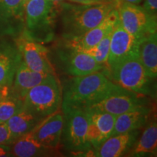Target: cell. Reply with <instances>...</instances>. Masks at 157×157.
Wrapping results in <instances>:
<instances>
[{
	"label": "cell",
	"instance_id": "cell-27",
	"mask_svg": "<svg viewBox=\"0 0 157 157\" xmlns=\"http://www.w3.org/2000/svg\"><path fill=\"white\" fill-rule=\"evenodd\" d=\"M143 7L148 13L156 16L157 0H145Z\"/></svg>",
	"mask_w": 157,
	"mask_h": 157
},
{
	"label": "cell",
	"instance_id": "cell-10",
	"mask_svg": "<svg viewBox=\"0 0 157 157\" xmlns=\"http://www.w3.org/2000/svg\"><path fill=\"white\" fill-rule=\"evenodd\" d=\"M137 47L138 40L125 30L118 20L111 31L107 61L108 72L124 58L137 52Z\"/></svg>",
	"mask_w": 157,
	"mask_h": 157
},
{
	"label": "cell",
	"instance_id": "cell-11",
	"mask_svg": "<svg viewBox=\"0 0 157 157\" xmlns=\"http://www.w3.org/2000/svg\"><path fill=\"white\" fill-rule=\"evenodd\" d=\"M63 124V113L60 109L39 121L31 132L43 146L56 150L61 142Z\"/></svg>",
	"mask_w": 157,
	"mask_h": 157
},
{
	"label": "cell",
	"instance_id": "cell-18",
	"mask_svg": "<svg viewBox=\"0 0 157 157\" xmlns=\"http://www.w3.org/2000/svg\"><path fill=\"white\" fill-rule=\"evenodd\" d=\"M149 114L150 109L145 105L117 116L112 135L138 130L147 123Z\"/></svg>",
	"mask_w": 157,
	"mask_h": 157
},
{
	"label": "cell",
	"instance_id": "cell-5",
	"mask_svg": "<svg viewBox=\"0 0 157 157\" xmlns=\"http://www.w3.org/2000/svg\"><path fill=\"white\" fill-rule=\"evenodd\" d=\"M55 5L52 0H29L24 5L25 31L36 42L43 44L52 39L50 26Z\"/></svg>",
	"mask_w": 157,
	"mask_h": 157
},
{
	"label": "cell",
	"instance_id": "cell-8",
	"mask_svg": "<svg viewBox=\"0 0 157 157\" xmlns=\"http://www.w3.org/2000/svg\"><path fill=\"white\" fill-rule=\"evenodd\" d=\"M22 60L31 69L42 73L56 74L48 58V50L42 43L36 42L23 31L15 40Z\"/></svg>",
	"mask_w": 157,
	"mask_h": 157
},
{
	"label": "cell",
	"instance_id": "cell-15",
	"mask_svg": "<svg viewBox=\"0 0 157 157\" xmlns=\"http://www.w3.org/2000/svg\"><path fill=\"white\" fill-rule=\"evenodd\" d=\"M121 133L112 135L103 141L101 146L93 149L92 154L98 157H119L123 156L132 148L136 141L138 132Z\"/></svg>",
	"mask_w": 157,
	"mask_h": 157
},
{
	"label": "cell",
	"instance_id": "cell-19",
	"mask_svg": "<svg viewBox=\"0 0 157 157\" xmlns=\"http://www.w3.org/2000/svg\"><path fill=\"white\" fill-rule=\"evenodd\" d=\"M137 54L147 74L151 79L157 76V35L150 34L138 41Z\"/></svg>",
	"mask_w": 157,
	"mask_h": 157
},
{
	"label": "cell",
	"instance_id": "cell-21",
	"mask_svg": "<svg viewBox=\"0 0 157 157\" xmlns=\"http://www.w3.org/2000/svg\"><path fill=\"white\" fill-rule=\"evenodd\" d=\"M42 119L24 108L6 121L10 131L13 143L22 135L31 132Z\"/></svg>",
	"mask_w": 157,
	"mask_h": 157
},
{
	"label": "cell",
	"instance_id": "cell-28",
	"mask_svg": "<svg viewBox=\"0 0 157 157\" xmlns=\"http://www.w3.org/2000/svg\"><path fill=\"white\" fill-rule=\"evenodd\" d=\"M68 1L78 3L79 5H95V4L112 2L117 0H68Z\"/></svg>",
	"mask_w": 157,
	"mask_h": 157
},
{
	"label": "cell",
	"instance_id": "cell-24",
	"mask_svg": "<svg viewBox=\"0 0 157 157\" xmlns=\"http://www.w3.org/2000/svg\"><path fill=\"white\" fill-rule=\"evenodd\" d=\"M23 108V100L14 93L7 94L0 101V123L6 122Z\"/></svg>",
	"mask_w": 157,
	"mask_h": 157
},
{
	"label": "cell",
	"instance_id": "cell-6",
	"mask_svg": "<svg viewBox=\"0 0 157 157\" xmlns=\"http://www.w3.org/2000/svg\"><path fill=\"white\" fill-rule=\"evenodd\" d=\"M62 111L64 124L61 141L65 148L74 153L90 151L93 148L86 137L89 121L87 111L83 109H70Z\"/></svg>",
	"mask_w": 157,
	"mask_h": 157
},
{
	"label": "cell",
	"instance_id": "cell-30",
	"mask_svg": "<svg viewBox=\"0 0 157 157\" xmlns=\"http://www.w3.org/2000/svg\"><path fill=\"white\" fill-rule=\"evenodd\" d=\"M119 1L121 2L134 4V5H139V4L142 2L143 0H119Z\"/></svg>",
	"mask_w": 157,
	"mask_h": 157
},
{
	"label": "cell",
	"instance_id": "cell-9",
	"mask_svg": "<svg viewBox=\"0 0 157 157\" xmlns=\"http://www.w3.org/2000/svg\"><path fill=\"white\" fill-rule=\"evenodd\" d=\"M143 95L118 86L102 99L84 110H95L117 116L146 105Z\"/></svg>",
	"mask_w": 157,
	"mask_h": 157
},
{
	"label": "cell",
	"instance_id": "cell-13",
	"mask_svg": "<svg viewBox=\"0 0 157 157\" xmlns=\"http://www.w3.org/2000/svg\"><path fill=\"white\" fill-rule=\"evenodd\" d=\"M24 14L23 0H0V36H18Z\"/></svg>",
	"mask_w": 157,
	"mask_h": 157
},
{
	"label": "cell",
	"instance_id": "cell-12",
	"mask_svg": "<svg viewBox=\"0 0 157 157\" xmlns=\"http://www.w3.org/2000/svg\"><path fill=\"white\" fill-rule=\"evenodd\" d=\"M60 53L63 68L71 76H84L97 71H104L107 67L100 64L91 56L81 51L68 48ZM108 70V69H107Z\"/></svg>",
	"mask_w": 157,
	"mask_h": 157
},
{
	"label": "cell",
	"instance_id": "cell-14",
	"mask_svg": "<svg viewBox=\"0 0 157 157\" xmlns=\"http://www.w3.org/2000/svg\"><path fill=\"white\" fill-rule=\"evenodd\" d=\"M119 20L117 9H113L99 24L86 31L80 36L66 39V48L73 50H82L98 44L112 29Z\"/></svg>",
	"mask_w": 157,
	"mask_h": 157
},
{
	"label": "cell",
	"instance_id": "cell-29",
	"mask_svg": "<svg viewBox=\"0 0 157 157\" xmlns=\"http://www.w3.org/2000/svg\"><path fill=\"white\" fill-rule=\"evenodd\" d=\"M10 87H5L3 90H0V101L3 99L4 97H5L10 93Z\"/></svg>",
	"mask_w": 157,
	"mask_h": 157
},
{
	"label": "cell",
	"instance_id": "cell-23",
	"mask_svg": "<svg viewBox=\"0 0 157 157\" xmlns=\"http://www.w3.org/2000/svg\"><path fill=\"white\" fill-rule=\"evenodd\" d=\"M85 111H87L90 120L93 121L98 127L105 140L112 135L116 116L104 111H95V110H85Z\"/></svg>",
	"mask_w": 157,
	"mask_h": 157
},
{
	"label": "cell",
	"instance_id": "cell-1",
	"mask_svg": "<svg viewBox=\"0 0 157 157\" xmlns=\"http://www.w3.org/2000/svg\"><path fill=\"white\" fill-rule=\"evenodd\" d=\"M118 86L104 71L72 76L65 85L62 94V110L86 109Z\"/></svg>",
	"mask_w": 157,
	"mask_h": 157
},
{
	"label": "cell",
	"instance_id": "cell-22",
	"mask_svg": "<svg viewBox=\"0 0 157 157\" xmlns=\"http://www.w3.org/2000/svg\"><path fill=\"white\" fill-rule=\"evenodd\" d=\"M132 156H156L157 124L153 120L147 125L139 140L132 146Z\"/></svg>",
	"mask_w": 157,
	"mask_h": 157
},
{
	"label": "cell",
	"instance_id": "cell-32",
	"mask_svg": "<svg viewBox=\"0 0 157 157\" xmlns=\"http://www.w3.org/2000/svg\"><path fill=\"white\" fill-rule=\"evenodd\" d=\"M5 87H1V86H0V90H3L4 88H5Z\"/></svg>",
	"mask_w": 157,
	"mask_h": 157
},
{
	"label": "cell",
	"instance_id": "cell-31",
	"mask_svg": "<svg viewBox=\"0 0 157 157\" xmlns=\"http://www.w3.org/2000/svg\"><path fill=\"white\" fill-rule=\"evenodd\" d=\"M29 0H23V5H25V3L27 2H28Z\"/></svg>",
	"mask_w": 157,
	"mask_h": 157
},
{
	"label": "cell",
	"instance_id": "cell-2",
	"mask_svg": "<svg viewBox=\"0 0 157 157\" xmlns=\"http://www.w3.org/2000/svg\"><path fill=\"white\" fill-rule=\"evenodd\" d=\"M118 3L119 0L95 5H65L63 17L64 38H74L94 28L117 7Z\"/></svg>",
	"mask_w": 157,
	"mask_h": 157
},
{
	"label": "cell",
	"instance_id": "cell-25",
	"mask_svg": "<svg viewBox=\"0 0 157 157\" xmlns=\"http://www.w3.org/2000/svg\"><path fill=\"white\" fill-rule=\"evenodd\" d=\"M111 31L105 35L103 39L95 45V48L97 49L98 52V57L97 61L98 63L104 65L107 67V61L109 58V49H110V42H111Z\"/></svg>",
	"mask_w": 157,
	"mask_h": 157
},
{
	"label": "cell",
	"instance_id": "cell-4",
	"mask_svg": "<svg viewBox=\"0 0 157 157\" xmlns=\"http://www.w3.org/2000/svg\"><path fill=\"white\" fill-rule=\"evenodd\" d=\"M109 72L113 82L123 89L141 95L150 93L151 78L141 63L137 52L124 59Z\"/></svg>",
	"mask_w": 157,
	"mask_h": 157
},
{
	"label": "cell",
	"instance_id": "cell-7",
	"mask_svg": "<svg viewBox=\"0 0 157 157\" xmlns=\"http://www.w3.org/2000/svg\"><path fill=\"white\" fill-rule=\"evenodd\" d=\"M117 9L123 28L138 41L156 33V16L148 13L143 7L119 1Z\"/></svg>",
	"mask_w": 157,
	"mask_h": 157
},
{
	"label": "cell",
	"instance_id": "cell-17",
	"mask_svg": "<svg viewBox=\"0 0 157 157\" xmlns=\"http://www.w3.org/2000/svg\"><path fill=\"white\" fill-rule=\"evenodd\" d=\"M50 74H52L35 71L29 68L21 60L15 71L14 80L12 84L13 93L23 100L31 88L46 79Z\"/></svg>",
	"mask_w": 157,
	"mask_h": 157
},
{
	"label": "cell",
	"instance_id": "cell-3",
	"mask_svg": "<svg viewBox=\"0 0 157 157\" xmlns=\"http://www.w3.org/2000/svg\"><path fill=\"white\" fill-rule=\"evenodd\" d=\"M62 94L56 74H50L26 93L23 99V108L42 119L60 110Z\"/></svg>",
	"mask_w": 157,
	"mask_h": 157
},
{
	"label": "cell",
	"instance_id": "cell-16",
	"mask_svg": "<svg viewBox=\"0 0 157 157\" xmlns=\"http://www.w3.org/2000/svg\"><path fill=\"white\" fill-rule=\"evenodd\" d=\"M22 58L16 44H0V86L11 87Z\"/></svg>",
	"mask_w": 157,
	"mask_h": 157
},
{
	"label": "cell",
	"instance_id": "cell-26",
	"mask_svg": "<svg viewBox=\"0 0 157 157\" xmlns=\"http://www.w3.org/2000/svg\"><path fill=\"white\" fill-rule=\"evenodd\" d=\"M13 143L10 131L7 123H0V145H7Z\"/></svg>",
	"mask_w": 157,
	"mask_h": 157
},
{
	"label": "cell",
	"instance_id": "cell-20",
	"mask_svg": "<svg viewBox=\"0 0 157 157\" xmlns=\"http://www.w3.org/2000/svg\"><path fill=\"white\" fill-rule=\"evenodd\" d=\"M10 149L13 156L17 157H33L50 155L54 149L43 146L29 132L16 139Z\"/></svg>",
	"mask_w": 157,
	"mask_h": 157
}]
</instances>
